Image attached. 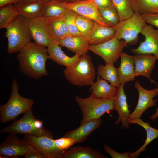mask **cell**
Returning a JSON list of instances; mask_svg holds the SVG:
<instances>
[{
	"label": "cell",
	"mask_w": 158,
	"mask_h": 158,
	"mask_svg": "<svg viewBox=\"0 0 158 158\" xmlns=\"http://www.w3.org/2000/svg\"><path fill=\"white\" fill-rule=\"evenodd\" d=\"M64 73L65 78L70 83L80 86L90 85L96 76L91 57L87 54L80 56L72 65L66 67Z\"/></svg>",
	"instance_id": "cell-2"
},
{
	"label": "cell",
	"mask_w": 158,
	"mask_h": 158,
	"mask_svg": "<svg viewBox=\"0 0 158 158\" xmlns=\"http://www.w3.org/2000/svg\"><path fill=\"white\" fill-rule=\"evenodd\" d=\"M19 15L14 4H9L0 7V29L6 28L9 24L15 20Z\"/></svg>",
	"instance_id": "cell-30"
},
{
	"label": "cell",
	"mask_w": 158,
	"mask_h": 158,
	"mask_svg": "<svg viewBox=\"0 0 158 158\" xmlns=\"http://www.w3.org/2000/svg\"><path fill=\"white\" fill-rule=\"evenodd\" d=\"M113 6L119 15L120 20L130 17L134 13L130 0H111Z\"/></svg>",
	"instance_id": "cell-31"
},
{
	"label": "cell",
	"mask_w": 158,
	"mask_h": 158,
	"mask_svg": "<svg viewBox=\"0 0 158 158\" xmlns=\"http://www.w3.org/2000/svg\"><path fill=\"white\" fill-rule=\"evenodd\" d=\"M127 45L125 40H121L115 37L99 44H90L89 50L101 57L105 63H114L120 57L123 49Z\"/></svg>",
	"instance_id": "cell-8"
},
{
	"label": "cell",
	"mask_w": 158,
	"mask_h": 158,
	"mask_svg": "<svg viewBox=\"0 0 158 158\" xmlns=\"http://www.w3.org/2000/svg\"><path fill=\"white\" fill-rule=\"evenodd\" d=\"M97 73L99 76L116 87H118L121 84L117 69L114 63H107L105 65H99L97 68Z\"/></svg>",
	"instance_id": "cell-28"
},
{
	"label": "cell",
	"mask_w": 158,
	"mask_h": 158,
	"mask_svg": "<svg viewBox=\"0 0 158 158\" xmlns=\"http://www.w3.org/2000/svg\"><path fill=\"white\" fill-rule=\"evenodd\" d=\"M59 43L60 45L80 56L87 54L90 45L86 37L82 35L68 36L61 40Z\"/></svg>",
	"instance_id": "cell-18"
},
{
	"label": "cell",
	"mask_w": 158,
	"mask_h": 158,
	"mask_svg": "<svg viewBox=\"0 0 158 158\" xmlns=\"http://www.w3.org/2000/svg\"><path fill=\"white\" fill-rule=\"evenodd\" d=\"M24 157L25 158H46L42 154L39 152L30 153Z\"/></svg>",
	"instance_id": "cell-39"
},
{
	"label": "cell",
	"mask_w": 158,
	"mask_h": 158,
	"mask_svg": "<svg viewBox=\"0 0 158 158\" xmlns=\"http://www.w3.org/2000/svg\"><path fill=\"white\" fill-rule=\"evenodd\" d=\"M134 12L141 15L158 13V0H130Z\"/></svg>",
	"instance_id": "cell-29"
},
{
	"label": "cell",
	"mask_w": 158,
	"mask_h": 158,
	"mask_svg": "<svg viewBox=\"0 0 158 158\" xmlns=\"http://www.w3.org/2000/svg\"><path fill=\"white\" fill-rule=\"evenodd\" d=\"M90 86L91 94L99 98H114L117 89V87L109 84L107 81L99 77Z\"/></svg>",
	"instance_id": "cell-24"
},
{
	"label": "cell",
	"mask_w": 158,
	"mask_h": 158,
	"mask_svg": "<svg viewBox=\"0 0 158 158\" xmlns=\"http://www.w3.org/2000/svg\"><path fill=\"white\" fill-rule=\"evenodd\" d=\"M66 8L88 18L103 25L110 26L102 18L94 0H78L72 2L61 1Z\"/></svg>",
	"instance_id": "cell-11"
},
{
	"label": "cell",
	"mask_w": 158,
	"mask_h": 158,
	"mask_svg": "<svg viewBox=\"0 0 158 158\" xmlns=\"http://www.w3.org/2000/svg\"><path fill=\"white\" fill-rule=\"evenodd\" d=\"M49 0H21V1H23L27 2H31L39 1H47Z\"/></svg>",
	"instance_id": "cell-42"
},
{
	"label": "cell",
	"mask_w": 158,
	"mask_h": 158,
	"mask_svg": "<svg viewBox=\"0 0 158 158\" xmlns=\"http://www.w3.org/2000/svg\"><path fill=\"white\" fill-rule=\"evenodd\" d=\"M104 149L112 158H131L130 152H125L122 153L117 152L110 147L107 145H104Z\"/></svg>",
	"instance_id": "cell-36"
},
{
	"label": "cell",
	"mask_w": 158,
	"mask_h": 158,
	"mask_svg": "<svg viewBox=\"0 0 158 158\" xmlns=\"http://www.w3.org/2000/svg\"><path fill=\"white\" fill-rule=\"evenodd\" d=\"M17 58L25 75L35 79L48 75L46 63L49 57L46 47L30 41L18 52Z\"/></svg>",
	"instance_id": "cell-1"
},
{
	"label": "cell",
	"mask_w": 158,
	"mask_h": 158,
	"mask_svg": "<svg viewBox=\"0 0 158 158\" xmlns=\"http://www.w3.org/2000/svg\"><path fill=\"white\" fill-rule=\"evenodd\" d=\"M116 34L114 27L103 25L94 21L92 27L86 37L90 44L97 45L113 38Z\"/></svg>",
	"instance_id": "cell-17"
},
{
	"label": "cell",
	"mask_w": 158,
	"mask_h": 158,
	"mask_svg": "<svg viewBox=\"0 0 158 158\" xmlns=\"http://www.w3.org/2000/svg\"><path fill=\"white\" fill-rule=\"evenodd\" d=\"M18 90L16 80L14 79L9 100L6 104L0 106V120L2 123L14 120L20 114L32 109L34 104L33 100L23 97L19 94Z\"/></svg>",
	"instance_id": "cell-5"
},
{
	"label": "cell",
	"mask_w": 158,
	"mask_h": 158,
	"mask_svg": "<svg viewBox=\"0 0 158 158\" xmlns=\"http://www.w3.org/2000/svg\"><path fill=\"white\" fill-rule=\"evenodd\" d=\"M32 39L37 44L48 47L53 41L49 33L46 19L42 16L30 20Z\"/></svg>",
	"instance_id": "cell-14"
},
{
	"label": "cell",
	"mask_w": 158,
	"mask_h": 158,
	"mask_svg": "<svg viewBox=\"0 0 158 158\" xmlns=\"http://www.w3.org/2000/svg\"><path fill=\"white\" fill-rule=\"evenodd\" d=\"M99 9L102 18L110 26H115L120 21L118 13L114 6Z\"/></svg>",
	"instance_id": "cell-32"
},
{
	"label": "cell",
	"mask_w": 158,
	"mask_h": 158,
	"mask_svg": "<svg viewBox=\"0 0 158 158\" xmlns=\"http://www.w3.org/2000/svg\"><path fill=\"white\" fill-rule=\"evenodd\" d=\"M45 1L27 2L20 1L14 5L20 15L31 20L42 16V8Z\"/></svg>",
	"instance_id": "cell-22"
},
{
	"label": "cell",
	"mask_w": 158,
	"mask_h": 158,
	"mask_svg": "<svg viewBox=\"0 0 158 158\" xmlns=\"http://www.w3.org/2000/svg\"><path fill=\"white\" fill-rule=\"evenodd\" d=\"M141 33L144 36L145 40L138 47L132 49L131 51L136 54H152L158 60V30L146 24Z\"/></svg>",
	"instance_id": "cell-13"
},
{
	"label": "cell",
	"mask_w": 158,
	"mask_h": 158,
	"mask_svg": "<svg viewBox=\"0 0 158 158\" xmlns=\"http://www.w3.org/2000/svg\"><path fill=\"white\" fill-rule=\"evenodd\" d=\"M67 9L62 5L61 1L49 0L44 3L42 16L46 19L63 16Z\"/></svg>",
	"instance_id": "cell-27"
},
{
	"label": "cell",
	"mask_w": 158,
	"mask_h": 158,
	"mask_svg": "<svg viewBox=\"0 0 158 158\" xmlns=\"http://www.w3.org/2000/svg\"><path fill=\"white\" fill-rule=\"evenodd\" d=\"M146 23L141 15L134 12L129 18L120 20L114 27L116 31L115 37L119 40H125L127 44L133 45L138 40V35L141 32Z\"/></svg>",
	"instance_id": "cell-7"
},
{
	"label": "cell",
	"mask_w": 158,
	"mask_h": 158,
	"mask_svg": "<svg viewBox=\"0 0 158 158\" xmlns=\"http://www.w3.org/2000/svg\"><path fill=\"white\" fill-rule=\"evenodd\" d=\"M141 16L146 23L154 25L158 28V13Z\"/></svg>",
	"instance_id": "cell-37"
},
{
	"label": "cell",
	"mask_w": 158,
	"mask_h": 158,
	"mask_svg": "<svg viewBox=\"0 0 158 158\" xmlns=\"http://www.w3.org/2000/svg\"><path fill=\"white\" fill-rule=\"evenodd\" d=\"M97 150L90 147H71L63 155L61 158H106Z\"/></svg>",
	"instance_id": "cell-25"
},
{
	"label": "cell",
	"mask_w": 158,
	"mask_h": 158,
	"mask_svg": "<svg viewBox=\"0 0 158 158\" xmlns=\"http://www.w3.org/2000/svg\"><path fill=\"white\" fill-rule=\"evenodd\" d=\"M120 57V64L117 70L120 83L134 81L136 75L133 56L123 52Z\"/></svg>",
	"instance_id": "cell-19"
},
{
	"label": "cell",
	"mask_w": 158,
	"mask_h": 158,
	"mask_svg": "<svg viewBox=\"0 0 158 158\" xmlns=\"http://www.w3.org/2000/svg\"><path fill=\"white\" fill-rule=\"evenodd\" d=\"M136 76H142L148 78L151 83L156 84L150 75L154 67L156 58L150 54H138L133 56Z\"/></svg>",
	"instance_id": "cell-16"
},
{
	"label": "cell",
	"mask_w": 158,
	"mask_h": 158,
	"mask_svg": "<svg viewBox=\"0 0 158 158\" xmlns=\"http://www.w3.org/2000/svg\"><path fill=\"white\" fill-rule=\"evenodd\" d=\"M59 45L58 42L54 41L47 47V51L49 58L57 64L66 67L72 65L80 56L77 54L72 57L68 56L62 50Z\"/></svg>",
	"instance_id": "cell-21"
},
{
	"label": "cell",
	"mask_w": 158,
	"mask_h": 158,
	"mask_svg": "<svg viewBox=\"0 0 158 158\" xmlns=\"http://www.w3.org/2000/svg\"><path fill=\"white\" fill-rule=\"evenodd\" d=\"M135 87L139 94L138 102L134 111L130 114L129 119L141 118L142 114L150 107L156 105L157 99L153 98L158 95V88L149 90L145 89L138 81L135 83Z\"/></svg>",
	"instance_id": "cell-12"
},
{
	"label": "cell",
	"mask_w": 158,
	"mask_h": 158,
	"mask_svg": "<svg viewBox=\"0 0 158 158\" xmlns=\"http://www.w3.org/2000/svg\"><path fill=\"white\" fill-rule=\"evenodd\" d=\"M124 84H121L117 87V90L114 97V110L118 113V117L115 122V124L118 125L120 122L122 123L121 128H125L128 129L130 123L128 122L130 114L126 99V96L125 94L123 89Z\"/></svg>",
	"instance_id": "cell-15"
},
{
	"label": "cell",
	"mask_w": 158,
	"mask_h": 158,
	"mask_svg": "<svg viewBox=\"0 0 158 158\" xmlns=\"http://www.w3.org/2000/svg\"><path fill=\"white\" fill-rule=\"evenodd\" d=\"M114 98H99L92 94L85 98L78 96L75 97V101L81 109L83 116L80 124L100 118L105 113L114 110Z\"/></svg>",
	"instance_id": "cell-4"
},
{
	"label": "cell",
	"mask_w": 158,
	"mask_h": 158,
	"mask_svg": "<svg viewBox=\"0 0 158 158\" xmlns=\"http://www.w3.org/2000/svg\"><path fill=\"white\" fill-rule=\"evenodd\" d=\"M16 135L11 134L0 145V158H15L31 153L39 152L23 139L20 140Z\"/></svg>",
	"instance_id": "cell-9"
},
{
	"label": "cell",
	"mask_w": 158,
	"mask_h": 158,
	"mask_svg": "<svg viewBox=\"0 0 158 158\" xmlns=\"http://www.w3.org/2000/svg\"><path fill=\"white\" fill-rule=\"evenodd\" d=\"M54 140L56 146L62 150H67L72 145L76 144L75 141L70 137H63Z\"/></svg>",
	"instance_id": "cell-35"
},
{
	"label": "cell",
	"mask_w": 158,
	"mask_h": 158,
	"mask_svg": "<svg viewBox=\"0 0 158 158\" xmlns=\"http://www.w3.org/2000/svg\"><path fill=\"white\" fill-rule=\"evenodd\" d=\"M46 19L48 29L53 41L59 42L64 37L71 35L63 16Z\"/></svg>",
	"instance_id": "cell-23"
},
{
	"label": "cell",
	"mask_w": 158,
	"mask_h": 158,
	"mask_svg": "<svg viewBox=\"0 0 158 158\" xmlns=\"http://www.w3.org/2000/svg\"><path fill=\"white\" fill-rule=\"evenodd\" d=\"M101 118L90 120L80 124L77 129L66 133L63 137L73 138L76 143L84 142L89 135L95 129L98 128L101 124Z\"/></svg>",
	"instance_id": "cell-20"
},
{
	"label": "cell",
	"mask_w": 158,
	"mask_h": 158,
	"mask_svg": "<svg viewBox=\"0 0 158 158\" xmlns=\"http://www.w3.org/2000/svg\"><path fill=\"white\" fill-rule=\"evenodd\" d=\"M99 9L114 6L111 0H94Z\"/></svg>",
	"instance_id": "cell-38"
},
{
	"label": "cell",
	"mask_w": 158,
	"mask_h": 158,
	"mask_svg": "<svg viewBox=\"0 0 158 158\" xmlns=\"http://www.w3.org/2000/svg\"><path fill=\"white\" fill-rule=\"evenodd\" d=\"M77 14L75 11L68 9L63 16L71 35H81L76 23V17Z\"/></svg>",
	"instance_id": "cell-34"
},
{
	"label": "cell",
	"mask_w": 158,
	"mask_h": 158,
	"mask_svg": "<svg viewBox=\"0 0 158 158\" xmlns=\"http://www.w3.org/2000/svg\"><path fill=\"white\" fill-rule=\"evenodd\" d=\"M129 123L139 125L143 127L147 133V138L143 145L135 152L131 153V158H137L140 153L144 151L146 147L152 141L158 137V129L150 126L149 122H145L141 118L128 119Z\"/></svg>",
	"instance_id": "cell-26"
},
{
	"label": "cell",
	"mask_w": 158,
	"mask_h": 158,
	"mask_svg": "<svg viewBox=\"0 0 158 158\" xmlns=\"http://www.w3.org/2000/svg\"><path fill=\"white\" fill-rule=\"evenodd\" d=\"M62 1L72 2L78 0H57Z\"/></svg>",
	"instance_id": "cell-43"
},
{
	"label": "cell",
	"mask_w": 158,
	"mask_h": 158,
	"mask_svg": "<svg viewBox=\"0 0 158 158\" xmlns=\"http://www.w3.org/2000/svg\"><path fill=\"white\" fill-rule=\"evenodd\" d=\"M30 20L19 15L6 28V36L8 40L7 51L10 54L19 51L32 38Z\"/></svg>",
	"instance_id": "cell-3"
},
{
	"label": "cell",
	"mask_w": 158,
	"mask_h": 158,
	"mask_svg": "<svg viewBox=\"0 0 158 158\" xmlns=\"http://www.w3.org/2000/svg\"><path fill=\"white\" fill-rule=\"evenodd\" d=\"M23 140L36 148L46 158H61L67 150L59 148L53 137L25 135Z\"/></svg>",
	"instance_id": "cell-10"
},
{
	"label": "cell",
	"mask_w": 158,
	"mask_h": 158,
	"mask_svg": "<svg viewBox=\"0 0 158 158\" xmlns=\"http://www.w3.org/2000/svg\"><path fill=\"white\" fill-rule=\"evenodd\" d=\"M0 132L14 135L19 134L35 136L46 135L53 137L52 133L44 128L42 122L35 118L32 109L25 113L21 118L1 129Z\"/></svg>",
	"instance_id": "cell-6"
},
{
	"label": "cell",
	"mask_w": 158,
	"mask_h": 158,
	"mask_svg": "<svg viewBox=\"0 0 158 158\" xmlns=\"http://www.w3.org/2000/svg\"><path fill=\"white\" fill-rule=\"evenodd\" d=\"M158 117V107L157 108L155 113L152 114L150 117V118L151 120L154 121Z\"/></svg>",
	"instance_id": "cell-41"
},
{
	"label": "cell",
	"mask_w": 158,
	"mask_h": 158,
	"mask_svg": "<svg viewBox=\"0 0 158 158\" xmlns=\"http://www.w3.org/2000/svg\"><path fill=\"white\" fill-rule=\"evenodd\" d=\"M75 20L76 25L80 35L86 37L92 27L94 21L78 13Z\"/></svg>",
	"instance_id": "cell-33"
},
{
	"label": "cell",
	"mask_w": 158,
	"mask_h": 158,
	"mask_svg": "<svg viewBox=\"0 0 158 158\" xmlns=\"http://www.w3.org/2000/svg\"><path fill=\"white\" fill-rule=\"evenodd\" d=\"M21 0H0V7L4 6L7 5L16 3Z\"/></svg>",
	"instance_id": "cell-40"
}]
</instances>
